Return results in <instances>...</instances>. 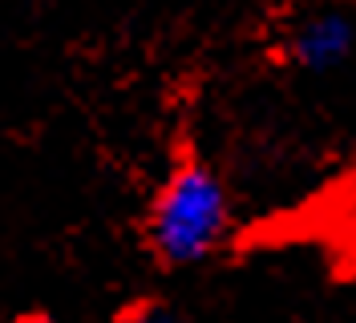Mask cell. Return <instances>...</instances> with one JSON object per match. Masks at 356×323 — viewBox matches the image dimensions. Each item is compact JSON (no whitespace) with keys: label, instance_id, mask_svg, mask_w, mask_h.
I'll use <instances>...</instances> for the list:
<instances>
[{"label":"cell","instance_id":"obj_1","mask_svg":"<svg viewBox=\"0 0 356 323\" xmlns=\"http://www.w3.org/2000/svg\"><path fill=\"white\" fill-rule=\"evenodd\" d=\"M231 226V202L219 174L186 154L166 174L146 215V242L162 267H191L219 251Z\"/></svg>","mask_w":356,"mask_h":323},{"label":"cell","instance_id":"obj_2","mask_svg":"<svg viewBox=\"0 0 356 323\" xmlns=\"http://www.w3.org/2000/svg\"><path fill=\"white\" fill-rule=\"evenodd\" d=\"M356 44V28L344 13H316L308 21L291 33V61L300 69H312V73H324V69H336L340 61H348Z\"/></svg>","mask_w":356,"mask_h":323}]
</instances>
